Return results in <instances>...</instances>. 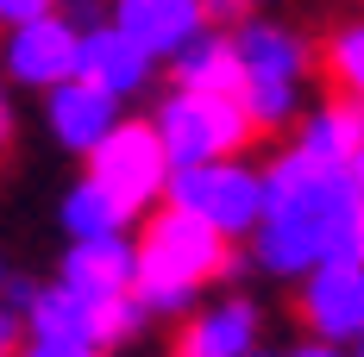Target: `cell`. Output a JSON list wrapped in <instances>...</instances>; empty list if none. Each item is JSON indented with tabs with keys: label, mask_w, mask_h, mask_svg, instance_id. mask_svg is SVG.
Wrapping results in <instances>:
<instances>
[{
	"label": "cell",
	"mask_w": 364,
	"mask_h": 357,
	"mask_svg": "<svg viewBox=\"0 0 364 357\" xmlns=\"http://www.w3.org/2000/svg\"><path fill=\"white\" fill-rule=\"evenodd\" d=\"M139 219H145V232L132 238V257H139L132 301L151 320H182L208 282H232L245 270L232 238L214 232L208 219H195L188 207H145Z\"/></svg>",
	"instance_id": "1"
},
{
	"label": "cell",
	"mask_w": 364,
	"mask_h": 357,
	"mask_svg": "<svg viewBox=\"0 0 364 357\" xmlns=\"http://www.w3.org/2000/svg\"><path fill=\"white\" fill-rule=\"evenodd\" d=\"M151 126H157V144H164L170 170L208 163V157H239L257 138L239 94H201V88H170L157 101V113H151Z\"/></svg>",
	"instance_id": "2"
},
{
	"label": "cell",
	"mask_w": 364,
	"mask_h": 357,
	"mask_svg": "<svg viewBox=\"0 0 364 357\" xmlns=\"http://www.w3.org/2000/svg\"><path fill=\"white\" fill-rule=\"evenodd\" d=\"M82 157H88V182H101L132 219L164 201L170 157H164V144H157V126H151V119H113Z\"/></svg>",
	"instance_id": "3"
},
{
	"label": "cell",
	"mask_w": 364,
	"mask_h": 357,
	"mask_svg": "<svg viewBox=\"0 0 364 357\" xmlns=\"http://www.w3.org/2000/svg\"><path fill=\"white\" fill-rule=\"evenodd\" d=\"M164 201H170V207H188L195 219H208L226 238H245L257 226V207H264V176L245 170L239 157H208V163L170 170Z\"/></svg>",
	"instance_id": "4"
},
{
	"label": "cell",
	"mask_w": 364,
	"mask_h": 357,
	"mask_svg": "<svg viewBox=\"0 0 364 357\" xmlns=\"http://www.w3.org/2000/svg\"><path fill=\"white\" fill-rule=\"evenodd\" d=\"M301 326H308V339L352 345L364 332V263H308L301 270Z\"/></svg>",
	"instance_id": "5"
},
{
	"label": "cell",
	"mask_w": 364,
	"mask_h": 357,
	"mask_svg": "<svg viewBox=\"0 0 364 357\" xmlns=\"http://www.w3.org/2000/svg\"><path fill=\"white\" fill-rule=\"evenodd\" d=\"M75 26L50 6V13H38V19H19V26H6V75L19 82V88H57L63 75L75 70Z\"/></svg>",
	"instance_id": "6"
},
{
	"label": "cell",
	"mask_w": 364,
	"mask_h": 357,
	"mask_svg": "<svg viewBox=\"0 0 364 357\" xmlns=\"http://www.w3.org/2000/svg\"><path fill=\"white\" fill-rule=\"evenodd\" d=\"M70 75L95 82V88H107L113 101H132V94H145V88H151L157 57L139 50V44L119 32L113 19H101V26H88V32L75 38V70H70Z\"/></svg>",
	"instance_id": "7"
},
{
	"label": "cell",
	"mask_w": 364,
	"mask_h": 357,
	"mask_svg": "<svg viewBox=\"0 0 364 357\" xmlns=\"http://www.w3.org/2000/svg\"><path fill=\"white\" fill-rule=\"evenodd\" d=\"M113 26L132 38L139 50H151L164 63V57H176L182 44L208 26V13H201V0H119L113 6Z\"/></svg>",
	"instance_id": "8"
},
{
	"label": "cell",
	"mask_w": 364,
	"mask_h": 357,
	"mask_svg": "<svg viewBox=\"0 0 364 357\" xmlns=\"http://www.w3.org/2000/svg\"><path fill=\"white\" fill-rule=\"evenodd\" d=\"M132 270H139L132 238L126 232H107V238H70V257H63L57 282L75 288V295H88V301H101V295L132 288Z\"/></svg>",
	"instance_id": "9"
},
{
	"label": "cell",
	"mask_w": 364,
	"mask_h": 357,
	"mask_svg": "<svg viewBox=\"0 0 364 357\" xmlns=\"http://www.w3.org/2000/svg\"><path fill=\"white\" fill-rule=\"evenodd\" d=\"M232 50H239L245 75H283V82H301V75L321 70V63H314V44L295 32V26H277V19H239Z\"/></svg>",
	"instance_id": "10"
},
{
	"label": "cell",
	"mask_w": 364,
	"mask_h": 357,
	"mask_svg": "<svg viewBox=\"0 0 364 357\" xmlns=\"http://www.w3.org/2000/svg\"><path fill=\"white\" fill-rule=\"evenodd\" d=\"M44 94H50V107H44V113H50V132H57V144L75 150V157H82V150L119 119V101H113L107 88L82 82V75H63V82L44 88Z\"/></svg>",
	"instance_id": "11"
},
{
	"label": "cell",
	"mask_w": 364,
	"mask_h": 357,
	"mask_svg": "<svg viewBox=\"0 0 364 357\" xmlns=\"http://www.w3.org/2000/svg\"><path fill=\"white\" fill-rule=\"evenodd\" d=\"M257 301L245 295H226L214 307H201V314H188L182 326V357H239L257 345Z\"/></svg>",
	"instance_id": "12"
},
{
	"label": "cell",
	"mask_w": 364,
	"mask_h": 357,
	"mask_svg": "<svg viewBox=\"0 0 364 357\" xmlns=\"http://www.w3.org/2000/svg\"><path fill=\"white\" fill-rule=\"evenodd\" d=\"M170 75H176V88H201V94H239L245 63H239V50H232V32H226V26H201V32H195L176 57H170Z\"/></svg>",
	"instance_id": "13"
},
{
	"label": "cell",
	"mask_w": 364,
	"mask_h": 357,
	"mask_svg": "<svg viewBox=\"0 0 364 357\" xmlns=\"http://www.w3.org/2000/svg\"><path fill=\"white\" fill-rule=\"evenodd\" d=\"M295 119H301L295 150H308L314 163H352V150L364 138V101H352V94L333 88L314 113H295Z\"/></svg>",
	"instance_id": "14"
},
{
	"label": "cell",
	"mask_w": 364,
	"mask_h": 357,
	"mask_svg": "<svg viewBox=\"0 0 364 357\" xmlns=\"http://www.w3.org/2000/svg\"><path fill=\"white\" fill-rule=\"evenodd\" d=\"M26 332H32V339H63V345H95V301L75 295V288H63V282L32 288V301H26Z\"/></svg>",
	"instance_id": "15"
},
{
	"label": "cell",
	"mask_w": 364,
	"mask_h": 357,
	"mask_svg": "<svg viewBox=\"0 0 364 357\" xmlns=\"http://www.w3.org/2000/svg\"><path fill=\"white\" fill-rule=\"evenodd\" d=\"M126 226H132V214L113 201L101 182L82 176L70 194H63V232H70V238H107V232H126Z\"/></svg>",
	"instance_id": "16"
},
{
	"label": "cell",
	"mask_w": 364,
	"mask_h": 357,
	"mask_svg": "<svg viewBox=\"0 0 364 357\" xmlns=\"http://www.w3.org/2000/svg\"><path fill=\"white\" fill-rule=\"evenodd\" d=\"M239 107L252 119V132H283L295 113H301V82H283V75H245L239 82Z\"/></svg>",
	"instance_id": "17"
},
{
	"label": "cell",
	"mask_w": 364,
	"mask_h": 357,
	"mask_svg": "<svg viewBox=\"0 0 364 357\" xmlns=\"http://www.w3.org/2000/svg\"><path fill=\"white\" fill-rule=\"evenodd\" d=\"M314 63L327 70V82L339 88V94L364 101V26H339V32L314 50Z\"/></svg>",
	"instance_id": "18"
},
{
	"label": "cell",
	"mask_w": 364,
	"mask_h": 357,
	"mask_svg": "<svg viewBox=\"0 0 364 357\" xmlns=\"http://www.w3.org/2000/svg\"><path fill=\"white\" fill-rule=\"evenodd\" d=\"M145 307L132 301V288H119V295H101L95 301V351H119V345H132L139 332H145Z\"/></svg>",
	"instance_id": "19"
},
{
	"label": "cell",
	"mask_w": 364,
	"mask_h": 357,
	"mask_svg": "<svg viewBox=\"0 0 364 357\" xmlns=\"http://www.w3.org/2000/svg\"><path fill=\"white\" fill-rule=\"evenodd\" d=\"M13 357H95V345H63V339H26V351Z\"/></svg>",
	"instance_id": "20"
},
{
	"label": "cell",
	"mask_w": 364,
	"mask_h": 357,
	"mask_svg": "<svg viewBox=\"0 0 364 357\" xmlns=\"http://www.w3.org/2000/svg\"><path fill=\"white\" fill-rule=\"evenodd\" d=\"M57 13L70 19L75 32H88V26H101V0H57Z\"/></svg>",
	"instance_id": "21"
},
{
	"label": "cell",
	"mask_w": 364,
	"mask_h": 357,
	"mask_svg": "<svg viewBox=\"0 0 364 357\" xmlns=\"http://www.w3.org/2000/svg\"><path fill=\"white\" fill-rule=\"evenodd\" d=\"M57 0H0V26H19V19H38V13H50Z\"/></svg>",
	"instance_id": "22"
},
{
	"label": "cell",
	"mask_w": 364,
	"mask_h": 357,
	"mask_svg": "<svg viewBox=\"0 0 364 357\" xmlns=\"http://www.w3.org/2000/svg\"><path fill=\"white\" fill-rule=\"evenodd\" d=\"M19 332H26V314H13V307L0 301V345H6V351H19Z\"/></svg>",
	"instance_id": "23"
},
{
	"label": "cell",
	"mask_w": 364,
	"mask_h": 357,
	"mask_svg": "<svg viewBox=\"0 0 364 357\" xmlns=\"http://www.w3.org/2000/svg\"><path fill=\"white\" fill-rule=\"evenodd\" d=\"M289 357H352L346 345H327V339H308L301 351H289Z\"/></svg>",
	"instance_id": "24"
},
{
	"label": "cell",
	"mask_w": 364,
	"mask_h": 357,
	"mask_svg": "<svg viewBox=\"0 0 364 357\" xmlns=\"http://www.w3.org/2000/svg\"><path fill=\"white\" fill-rule=\"evenodd\" d=\"M6 144H13V107H6V88H0V157H6Z\"/></svg>",
	"instance_id": "25"
},
{
	"label": "cell",
	"mask_w": 364,
	"mask_h": 357,
	"mask_svg": "<svg viewBox=\"0 0 364 357\" xmlns=\"http://www.w3.org/2000/svg\"><path fill=\"white\" fill-rule=\"evenodd\" d=\"M352 176L364 182V138H358V150H352Z\"/></svg>",
	"instance_id": "26"
},
{
	"label": "cell",
	"mask_w": 364,
	"mask_h": 357,
	"mask_svg": "<svg viewBox=\"0 0 364 357\" xmlns=\"http://www.w3.org/2000/svg\"><path fill=\"white\" fill-rule=\"evenodd\" d=\"M239 357H277V351H264V345H252V351H239Z\"/></svg>",
	"instance_id": "27"
},
{
	"label": "cell",
	"mask_w": 364,
	"mask_h": 357,
	"mask_svg": "<svg viewBox=\"0 0 364 357\" xmlns=\"http://www.w3.org/2000/svg\"><path fill=\"white\" fill-rule=\"evenodd\" d=\"M352 357H364V332H358V339H352Z\"/></svg>",
	"instance_id": "28"
},
{
	"label": "cell",
	"mask_w": 364,
	"mask_h": 357,
	"mask_svg": "<svg viewBox=\"0 0 364 357\" xmlns=\"http://www.w3.org/2000/svg\"><path fill=\"white\" fill-rule=\"evenodd\" d=\"M239 6H245V13H252V6H264V0H239Z\"/></svg>",
	"instance_id": "29"
},
{
	"label": "cell",
	"mask_w": 364,
	"mask_h": 357,
	"mask_svg": "<svg viewBox=\"0 0 364 357\" xmlns=\"http://www.w3.org/2000/svg\"><path fill=\"white\" fill-rule=\"evenodd\" d=\"M0 282H6V257H0Z\"/></svg>",
	"instance_id": "30"
},
{
	"label": "cell",
	"mask_w": 364,
	"mask_h": 357,
	"mask_svg": "<svg viewBox=\"0 0 364 357\" xmlns=\"http://www.w3.org/2000/svg\"><path fill=\"white\" fill-rule=\"evenodd\" d=\"M0 357H13V351H6V345H0Z\"/></svg>",
	"instance_id": "31"
},
{
	"label": "cell",
	"mask_w": 364,
	"mask_h": 357,
	"mask_svg": "<svg viewBox=\"0 0 364 357\" xmlns=\"http://www.w3.org/2000/svg\"><path fill=\"white\" fill-rule=\"evenodd\" d=\"M95 357H101V351H95Z\"/></svg>",
	"instance_id": "32"
}]
</instances>
